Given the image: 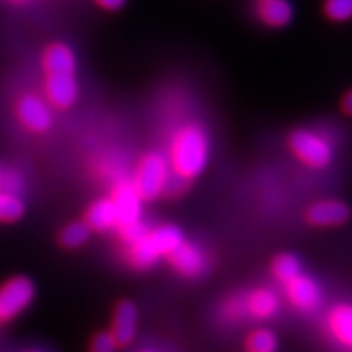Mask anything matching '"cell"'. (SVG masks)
<instances>
[{"label": "cell", "instance_id": "14", "mask_svg": "<svg viewBox=\"0 0 352 352\" xmlns=\"http://www.w3.org/2000/svg\"><path fill=\"white\" fill-rule=\"evenodd\" d=\"M258 16L271 28H283L292 20L294 7L289 0H259Z\"/></svg>", "mask_w": 352, "mask_h": 352}, {"label": "cell", "instance_id": "30", "mask_svg": "<svg viewBox=\"0 0 352 352\" xmlns=\"http://www.w3.org/2000/svg\"><path fill=\"white\" fill-rule=\"evenodd\" d=\"M30 352H38V351H30Z\"/></svg>", "mask_w": 352, "mask_h": 352}, {"label": "cell", "instance_id": "2", "mask_svg": "<svg viewBox=\"0 0 352 352\" xmlns=\"http://www.w3.org/2000/svg\"><path fill=\"white\" fill-rule=\"evenodd\" d=\"M183 241V233L175 226H162L152 232H145L139 240L132 241L127 252V259L135 270H148L162 256Z\"/></svg>", "mask_w": 352, "mask_h": 352}, {"label": "cell", "instance_id": "26", "mask_svg": "<svg viewBox=\"0 0 352 352\" xmlns=\"http://www.w3.org/2000/svg\"><path fill=\"white\" fill-rule=\"evenodd\" d=\"M127 0H95V3L101 8H104V10H109V12H116L120 10L126 6Z\"/></svg>", "mask_w": 352, "mask_h": 352}, {"label": "cell", "instance_id": "6", "mask_svg": "<svg viewBox=\"0 0 352 352\" xmlns=\"http://www.w3.org/2000/svg\"><path fill=\"white\" fill-rule=\"evenodd\" d=\"M16 118L21 126L32 132H46L52 124V113L50 104L41 96L26 94L16 101Z\"/></svg>", "mask_w": 352, "mask_h": 352}, {"label": "cell", "instance_id": "28", "mask_svg": "<svg viewBox=\"0 0 352 352\" xmlns=\"http://www.w3.org/2000/svg\"><path fill=\"white\" fill-rule=\"evenodd\" d=\"M3 188V173H2V170H0V189Z\"/></svg>", "mask_w": 352, "mask_h": 352}, {"label": "cell", "instance_id": "5", "mask_svg": "<svg viewBox=\"0 0 352 352\" xmlns=\"http://www.w3.org/2000/svg\"><path fill=\"white\" fill-rule=\"evenodd\" d=\"M34 284L28 277L15 276L0 285V324L16 318L33 302Z\"/></svg>", "mask_w": 352, "mask_h": 352}, {"label": "cell", "instance_id": "3", "mask_svg": "<svg viewBox=\"0 0 352 352\" xmlns=\"http://www.w3.org/2000/svg\"><path fill=\"white\" fill-rule=\"evenodd\" d=\"M170 178V164L162 153H145L135 166L132 186L142 201H153L164 195Z\"/></svg>", "mask_w": 352, "mask_h": 352}, {"label": "cell", "instance_id": "18", "mask_svg": "<svg viewBox=\"0 0 352 352\" xmlns=\"http://www.w3.org/2000/svg\"><path fill=\"white\" fill-rule=\"evenodd\" d=\"M25 204L15 192L0 189V222L12 223L23 217Z\"/></svg>", "mask_w": 352, "mask_h": 352}, {"label": "cell", "instance_id": "17", "mask_svg": "<svg viewBox=\"0 0 352 352\" xmlns=\"http://www.w3.org/2000/svg\"><path fill=\"white\" fill-rule=\"evenodd\" d=\"M246 311L258 320L271 318L279 308V300L274 292L270 289H256L246 297Z\"/></svg>", "mask_w": 352, "mask_h": 352}, {"label": "cell", "instance_id": "21", "mask_svg": "<svg viewBox=\"0 0 352 352\" xmlns=\"http://www.w3.org/2000/svg\"><path fill=\"white\" fill-rule=\"evenodd\" d=\"M277 340L270 329H254L246 338V349L248 352H274Z\"/></svg>", "mask_w": 352, "mask_h": 352}, {"label": "cell", "instance_id": "29", "mask_svg": "<svg viewBox=\"0 0 352 352\" xmlns=\"http://www.w3.org/2000/svg\"><path fill=\"white\" fill-rule=\"evenodd\" d=\"M13 3H25V2H30V0H10Z\"/></svg>", "mask_w": 352, "mask_h": 352}, {"label": "cell", "instance_id": "19", "mask_svg": "<svg viewBox=\"0 0 352 352\" xmlns=\"http://www.w3.org/2000/svg\"><path fill=\"white\" fill-rule=\"evenodd\" d=\"M272 272H274L277 280H280L283 284H287L289 280L296 279L297 276L302 274V264L294 254L283 253L272 263Z\"/></svg>", "mask_w": 352, "mask_h": 352}, {"label": "cell", "instance_id": "20", "mask_svg": "<svg viewBox=\"0 0 352 352\" xmlns=\"http://www.w3.org/2000/svg\"><path fill=\"white\" fill-rule=\"evenodd\" d=\"M91 235V228L85 222H74L64 227L59 233V243L64 248L74 250L85 245Z\"/></svg>", "mask_w": 352, "mask_h": 352}, {"label": "cell", "instance_id": "10", "mask_svg": "<svg viewBox=\"0 0 352 352\" xmlns=\"http://www.w3.org/2000/svg\"><path fill=\"white\" fill-rule=\"evenodd\" d=\"M135 333H138V308L131 300H122L114 311L109 334L118 347H126L134 341Z\"/></svg>", "mask_w": 352, "mask_h": 352}, {"label": "cell", "instance_id": "23", "mask_svg": "<svg viewBox=\"0 0 352 352\" xmlns=\"http://www.w3.org/2000/svg\"><path fill=\"white\" fill-rule=\"evenodd\" d=\"M145 232H147V228H145L142 223H140V220H135V222L127 223V226H121L120 227L121 239L124 240L127 245H131L132 241L139 240Z\"/></svg>", "mask_w": 352, "mask_h": 352}, {"label": "cell", "instance_id": "8", "mask_svg": "<svg viewBox=\"0 0 352 352\" xmlns=\"http://www.w3.org/2000/svg\"><path fill=\"white\" fill-rule=\"evenodd\" d=\"M171 266L175 267L179 274L186 277H196L199 276L202 271L208 266V259L206 254L199 246L188 243V241H182L173 252L166 254Z\"/></svg>", "mask_w": 352, "mask_h": 352}, {"label": "cell", "instance_id": "27", "mask_svg": "<svg viewBox=\"0 0 352 352\" xmlns=\"http://www.w3.org/2000/svg\"><path fill=\"white\" fill-rule=\"evenodd\" d=\"M342 109H344V113L352 116V90L344 96V100H342Z\"/></svg>", "mask_w": 352, "mask_h": 352}, {"label": "cell", "instance_id": "16", "mask_svg": "<svg viewBox=\"0 0 352 352\" xmlns=\"http://www.w3.org/2000/svg\"><path fill=\"white\" fill-rule=\"evenodd\" d=\"M83 222L87 223L91 230L96 232H104L109 230V228L118 226V217H116V209H114V204L111 199H100L94 202L90 206V209L87 210L85 220Z\"/></svg>", "mask_w": 352, "mask_h": 352}, {"label": "cell", "instance_id": "9", "mask_svg": "<svg viewBox=\"0 0 352 352\" xmlns=\"http://www.w3.org/2000/svg\"><path fill=\"white\" fill-rule=\"evenodd\" d=\"M114 209H116V217H118V227L127 226V223L135 222L140 217V199L138 191H135L132 183L121 182L118 183L113 189V197H111Z\"/></svg>", "mask_w": 352, "mask_h": 352}, {"label": "cell", "instance_id": "24", "mask_svg": "<svg viewBox=\"0 0 352 352\" xmlns=\"http://www.w3.org/2000/svg\"><path fill=\"white\" fill-rule=\"evenodd\" d=\"M116 342L109 333L96 334L95 340L91 341L90 352H116Z\"/></svg>", "mask_w": 352, "mask_h": 352}, {"label": "cell", "instance_id": "31", "mask_svg": "<svg viewBox=\"0 0 352 352\" xmlns=\"http://www.w3.org/2000/svg\"><path fill=\"white\" fill-rule=\"evenodd\" d=\"M147 352H152V351H147Z\"/></svg>", "mask_w": 352, "mask_h": 352}, {"label": "cell", "instance_id": "15", "mask_svg": "<svg viewBox=\"0 0 352 352\" xmlns=\"http://www.w3.org/2000/svg\"><path fill=\"white\" fill-rule=\"evenodd\" d=\"M328 328L334 340L347 347H352V305L334 307L328 315Z\"/></svg>", "mask_w": 352, "mask_h": 352}, {"label": "cell", "instance_id": "4", "mask_svg": "<svg viewBox=\"0 0 352 352\" xmlns=\"http://www.w3.org/2000/svg\"><path fill=\"white\" fill-rule=\"evenodd\" d=\"M289 147L303 165L320 170L331 164L333 147L323 135L308 129H297L289 135Z\"/></svg>", "mask_w": 352, "mask_h": 352}, {"label": "cell", "instance_id": "22", "mask_svg": "<svg viewBox=\"0 0 352 352\" xmlns=\"http://www.w3.org/2000/svg\"><path fill=\"white\" fill-rule=\"evenodd\" d=\"M324 15L333 21H347L352 19V0H324Z\"/></svg>", "mask_w": 352, "mask_h": 352}, {"label": "cell", "instance_id": "11", "mask_svg": "<svg viewBox=\"0 0 352 352\" xmlns=\"http://www.w3.org/2000/svg\"><path fill=\"white\" fill-rule=\"evenodd\" d=\"M285 294H287L290 303L303 311L314 310L321 302V290L318 284L303 274L297 276L296 279L285 284Z\"/></svg>", "mask_w": 352, "mask_h": 352}, {"label": "cell", "instance_id": "13", "mask_svg": "<svg viewBox=\"0 0 352 352\" xmlns=\"http://www.w3.org/2000/svg\"><path fill=\"white\" fill-rule=\"evenodd\" d=\"M43 69L46 76L54 74H76L77 59L67 44L54 43L46 47L43 54Z\"/></svg>", "mask_w": 352, "mask_h": 352}, {"label": "cell", "instance_id": "25", "mask_svg": "<svg viewBox=\"0 0 352 352\" xmlns=\"http://www.w3.org/2000/svg\"><path fill=\"white\" fill-rule=\"evenodd\" d=\"M188 182L189 179H186V178H182V176L170 173V178H168V182H166L164 192H166V195H170V196L182 195L184 189L188 188Z\"/></svg>", "mask_w": 352, "mask_h": 352}, {"label": "cell", "instance_id": "1", "mask_svg": "<svg viewBox=\"0 0 352 352\" xmlns=\"http://www.w3.org/2000/svg\"><path fill=\"white\" fill-rule=\"evenodd\" d=\"M209 160V138L204 127L189 122L179 127L171 138L170 165L175 175L195 179L202 173Z\"/></svg>", "mask_w": 352, "mask_h": 352}, {"label": "cell", "instance_id": "7", "mask_svg": "<svg viewBox=\"0 0 352 352\" xmlns=\"http://www.w3.org/2000/svg\"><path fill=\"white\" fill-rule=\"evenodd\" d=\"M46 101L57 109H67L78 98V83L74 74H54L46 76L44 82Z\"/></svg>", "mask_w": 352, "mask_h": 352}, {"label": "cell", "instance_id": "12", "mask_svg": "<svg viewBox=\"0 0 352 352\" xmlns=\"http://www.w3.org/2000/svg\"><path fill=\"white\" fill-rule=\"evenodd\" d=\"M349 208L341 201H320L307 210V222L315 227H336L349 219Z\"/></svg>", "mask_w": 352, "mask_h": 352}]
</instances>
